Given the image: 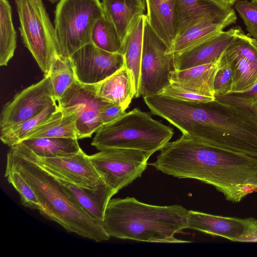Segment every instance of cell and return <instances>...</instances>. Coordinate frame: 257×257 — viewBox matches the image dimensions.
<instances>
[{
    "mask_svg": "<svg viewBox=\"0 0 257 257\" xmlns=\"http://www.w3.org/2000/svg\"><path fill=\"white\" fill-rule=\"evenodd\" d=\"M49 75L17 93L3 107L0 120L1 134L40 113L56 103Z\"/></svg>",
    "mask_w": 257,
    "mask_h": 257,
    "instance_id": "30bf717a",
    "label": "cell"
},
{
    "mask_svg": "<svg viewBox=\"0 0 257 257\" xmlns=\"http://www.w3.org/2000/svg\"><path fill=\"white\" fill-rule=\"evenodd\" d=\"M151 165L165 174L211 185L232 203L257 190V158L210 146L184 134L168 142Z\"/></svg>",
    "mask_w": 257,
    "mask_h": 257,
    "instance_id": "6da1fadb",
    "label": "cell"
},
{
    "mask_svg": "<svg viewBox=\"0 0 257 257\" xmlns=\"http://www.w3.org/2000/svg\"><path fill=\"white\" fill-rule=\"evenodd\" d=\"M168 47L144 21L143 50L138 97L159 94L170 83L176 70L174 54H166Z\"/></svg>",
    "mask_w": 257,
    "mask_h": 257,
    "instance_id": "52a82bcc",
    "label": "cell"
},
{
    "mask_svg": "<svg viewBox=\"0 0 257 257\" xmlns=\"http://www.w3.org/2000/svg\"><path fill=\"white\" fill-rule=\"evenodd\" d=\"M40 164L59 180L91 219L102 222L108 202L117 193L113 189L104 181L94 189L80 187L69 181L57 172Z\"/></svg>",
    "mask_w": 257,
    "mask_h": 257,
    "instance_id": "9a60e30c",
    "label": "cell"
},
{
    "mask_svg": "<svg viewBox=\"0 0 257 257\" xmlns=\"http://www.w3.org/2000/svg\"><path fill=\"white\" fill-rule=\"evenodd\" d=\"M218 1H220L222 2V3H224L226 5H229L231 7L234 5L235 3L237 0H217Z\"/></svg>",
    "mask_w": 257,
    "mask_h": 257,
    "instance_id": "74e56055",
    "label": "cell"
},
{
    "mask_svg": "<svg viewBox=\"0 0 257 257\" xmlns=\"http://www.w3.org/2000/svg\"><path fill=\"white\" fill-rule=\"evenodd\" d=\"M239 27L221 31L191 49L174 54L176 70H183L219 59L234 40Z\"/></svg>",
    "mask_w": 257,
    "mask_h": 257,
    "instance_id": "5bb4252c",
    "label": "cell"
},
{
    "mask_svg": "<svg viewBox=\"0 0 257 257\" xmlns=\"http://www.w3.org/2000/svg\"><path fill=\"white\" fill-rule=\"evenodd\" d=\"M151 155L137 150L112 148L89 158L103 181L117 193L142 176Z\"/></svg>",
    "mask_w": 257,
    "mask_h": 257,
    "instance_id": "ba28073f",
    "label": "cell"
},
{
    "mask_svg": "<svg viewBox=\"0 0 257 257\" xmlns=\"http://www.w3.org/2000/svg\"><path fill=\"white\" fill-rule=\"evenodd\" d=\"M48 1L52 4H54V3H56V2H59L60 0H48Z\"/></svg>",
    "mask_w": 257,
    "mask_h": 257,
    "instance_id": "f35d334b",
    "label": "cell"
},
{
    "mask_svg": "<svg viewBox=\"0 0 257 257\" xmlns=\"http://www.w3.org/2000/svg\"><path fill=\"white\" fill-rule=\"evenodd\" d=\"M176 37L203 22L237 20L232 7L217 0H176Z\"/></svg>",
    "mask_w": 257,
    "mask_h": 257,
    "instance_id": "7c38bea8",
    "label": "cell"
},
{
    "mask_svg": "<svg viewBox=\"0 0 257 257\" xmlns=\"http://www.w3.org/2000/svg\"><path fill=\"white\" fill-rule=\"evenodd\" d=\"M173 130L138 108L102 125L91 145L100 151L112 148L137 150L153 154L169 142Z\"/></svg>",
    "mask_w": 257,
    "mask_h": 257,
    "instance_id": "277c9868",
    "label": "cell"
},
{
    "mask_svg": "<svg viewBox=\"0 0 257 257\" xmlns=\"http://www.w3.org/2000/svg\"><path fill=\"white\" fill-rule=\"evenodd\" d=\"M23 42L45 76L57 56L54 25L42 0H14Z\"/></svg>",
    "mask_w": 257,
    "mask_h": 257,
    "instance_id": "8992f818",
    "label": "cell"
},
{
    "mask_svg": "<svg viewBox=\"0 0 257 257\" xmlns=\"http://www.w3.org/2000/svg\"><path fill=\"white\" fill-rule=\"evenodd\" d=\"M225 53L233 72L230 93H243L251 89L257 83V63L236 54Z\"/></svg>",
    "mask_w": 257,
    "mask_h": 257,
    "instance_id": "484cf974",
    "label": "cell"
},
{
    "mask_svg": "<svg viewBox=\"0 0 257 257\" xmlns=\"http://www.w3.org/2000/svg\"><path fill=\"white\" fill-rule=\"evenodd\" d=\"M35 156L40 164L80 187L94 189L103 181L89 156L82 150L76 154L64 157L40 158Z\"/></svg>",
    "mask_w": 257,
    "mask_h": 257,
    "instance_id": "4fadbf2b",
    "label": "cell"
},
{
    "mask_svg": "<svg viewBox=\"0 0 257 257\" xmlns=\"http://www.w3.org/2000/svg\"><path fill=\"white\" fill-rule=\"evenodd\" d=\"M6 164L31 185L45 210L42 214L44 217L57 222L68 232L98 242L109 239L101 223L86 213L59 180L38 162L30 149L20 143L11 147Z\"/></svg>",
    "mask_w": 257,
    "mask_h": 257,
    "instance_id": "7a4b0ae2",
    "label": "cell"
},
{
    "mask_svg": "<svg viewBox=\"0 0 257 257\" xmlns=\"http://www.w3.org/2000/svg\"><path fill=\"white\" fill-rule=\"evenodd\" d=\"M146 15L139 17L133 23L124 39L121 54L124 56L125 66L133 81L135 97H138L143 50L144 21Z\"/></svg>",
    "mask_w": 257,
    "mask_h": 257,
    "instance_id": "44dd1931",
    "label": "cell"
},
{
    "mask_svg": "<svg viewBox=\"0 0 257 257\" xmlns=\"http://www.w3.org/2000/svg\"><path fill=\"white\" fill-rule=\"evenodd\" d=\"M48 137L78 139L75 114L58 106L49 118L32 131L25 139Z\"/></svg>",
    "mask_w": 257,
    "mask_h": 257,
    "instance_id": "603a6c76",
    "label": "cell"
},
{
    "mask_svg": "<svg viewBox=\"0 0 257 257\" xmlns=\"http://www.w3.org/2000/svg\"><path fill=\"white\" fill-rule=\"evenodd\" d=\"M20 143L40 158L64 157L76 154L81 150L78 139L73 138H30Z\"/></svg>",
    "mask_w": 257,
    "mask_h": 257,
    "instance_id": "cb8c5ba5",
    "label": "cell"
},
{
    "mask_svg": "<svg viewBox=\"0 0 257 257\" xmlns=\"http://www.w3.org/2000/svg\"><path fill=\"white\" fill-rule=\"evenodd\" d=\"M233 84V72L225 52L220 58L214 80V97H220L231 93Z\"/></svg>",
    "mask_w": 257,
    "mask_h": 257,
    "instance_id": "1f68e13d",
    "label": "cell"
},
{
    "mask_svg": "<svg viewBox=\"0 0 257 257\" xmlns=\"http://www.w3.org/2000/svg\"><path fill=\"white\" fill-rule=\"evenodd\" d=\"M159 94L184 101H209L215 99V97L200 95L178 87L171 83L165 87Z\"/></svg>",
    "mask_w": 257,
    "mask_h": 257,
    "instance_id": "e575fe53",
    "label": "cell"
},
{
    "mask_svg": "<svg viewBox=\"0 0 257 257\" xmlns=\"http://www.w3.org/2000/svg\"><path fill=\"white\" fill-rule=\"evenodd\" d=\"M246 218L226 217L189 210L188 228L239 242Z\"/></svg>",
    "mask_w": 257,
    "mask_h": 257,
    "instance_id": "2e32d148",
    "label": "cell"
},
{
    "mask_svg": "<svg viewBox=\"0 0 257 257\" xmlns=\"http://www.w3.org/2000/svg\"><path fill=\"white\" fill-rule=\"evenodd\" d=\"M236 20L224 22H205L196 25L177 36L166 54H178L191 49L210 39L224 29L236 23Z\"/></svg>",
    "mask_w": 257,
    "mask_h": 257,
    "instance_id": "7402d4cb",
    "label": "cell"
},
{
    "mask_svg": "<svg viewBox=\"0 0 257 257\" xmlns=\"http://www.w3.org/2000/svg\"><path fill=\"white\" fill-rule=\"evenodd\" d=\"M5 176L20 194L21 202L24 206L39 210L41 215L45 212L34 190L20 173L6 164Z\"/></svg>",
    "mask_w": 257,
    "mask_h": 257,
    "instance_id": "f546056e",
    "label": "cell"
},
{
    "mask_svg": "<svg viewBox=\"0 0 257 257\" xmlns=\"http://www.w3.org/2000/svg\"><path fill=\"white\" fill-rule=\"evenodd\" d=\"M54 96L57 101L76 80L70 58L57 56L49 74Z\"/></svg>",
    "mask_w": 257,
    "mask_h": 257,
    "instance_id": "4316f807",
    "label": "cell"
},
{
    "mask_svg": "<svg viewBox=\"0 0 257 257\" xmlns=\"http://www.w3.org/2000/svg\"><path fill=\"white\" fill-rule=\"evenodd\" d=\"M96 85L97 95L100 98L106 102L120 105L125 110L135 96L132 78L125 65Z\"/></svg>",
    "mask_w": 257,
    "mask_h": 257,
    "instance_id": "ffe728a7",
    "label": "cell"
},
{
    "mask_svg": "<svg viewBox=\"0 0 257 257\" xmlns=\"http://www.w3.org/2000/svg\"><path fill=\"white\" fill-rule=\"evenodd\" d=\"M125 110L120 105L107 104L102 108L100 114L103 125L117 119L125 113Z\"/></svg>",
    "mask_w": 257,
    "mask_h": 257,
    "instance_id": "d590c367",
    "label": "cell"
},
{
    "mask_svg": "<svg viewBox=\"0 0 257 257\" xmlns=\"http://www.w3.org/2000/svg\"><path fill=\"white\" fill-rule=\"evenodd\" d=\"M54 14L57 54L64 58L91 43L94 25L104 14L100 0H60Z\"/></svg>",
    "mask_w": 257,
    "mask_h": 257,
    "instance_id": "5b68a950",
    "label": "cell"
},
{
    "mask_svg": "<svg viewBox=\"0 0 257 257\" xmlns=\"http://www.w3.org/2000/svg\"><path fill=\"white\" fill-rule=\"evenodd\" d=\"M251 1L257 6V0H251Z\"/></svg>",
    "mask_w": 257,
    "mask_h": 257,
    "instance_id": "ab89813d",
    "label": "cell"
},
{
    "mask_svg": "<svg viewBox=\"0 0 257 257\" xmlns=\"http://www.w3.org/2000/svg\"><path fill=\"white\" fill-rule=\"evenodd\" d=\"M239 242H257V220L253 217L246 218L243 232Z\"/></svg>",
    "mask_w": 257,
    "mask_h": 257,
    "instance_id": "8d00e7d4",
    "label": "cell"
},
{
    "mask_svg": "<svg viewBox=\"0 0 257 257\" xmlns=\"http://www.w3.org/2000/svg\"><path fill=\"white\" fill-rule=\"evenodd\" d=\"M189 210L181 205L158 206L134 197L113 198L106 206L102 225L110 236L137 241L184 243L175 234L188 228Z\"/></svg>",
    "mask_w": 257,
    "mask_h": 257,
    "instance_id": "3957f363",
    "label": "cell"
},
{
    "mask_svg": "<svg viewBox=\"0 0 257 257\" xmlns=\"http://www.w3.org/2000/svg\"><path fill=\"white\" fill-rule=\"evenodd\" d=\"M17 46V33L12 20L11 6L8 0H0V65L7 66Z\"/></svg>",
    "mask_w": 257,
    "mask_h": 257,
    "instance_id": "d4e9b609",
    "label": "cell"
},
{
    "mask_svg": "<svg viewBox=\"0 0 257 257\" xmlns=\"http://www.w3.org/2000/svg\"><path fill=\"white\" fill-rule=\"evenodd\" d=\"M58 108L57 102L52 104L38 115L1 134L2 141L10 147L20 143L32 131L49 118Z\"/></svg>",
    "mask_w": 257,
    "mask_h": 257,
    "instance_id": "f1b7e54d",
    "label": "cell"
},
{
    "mask_svg": "<svg viewBox=\"0 0 257 257\" xmlns=\"http://www.w3.org/2000/svg\"><path fill=\"white\" fill-rule=\"evenodd\" d=\"M215 99L234 104L242 105L251 108L257 114V83L249 90L239 93H230Z\"/></svg>",
    "mask_w": 257,
    "mask_h": 257,
    "instance_id": "836d02e7",
    "label": "cell"
},
{
    "mask_svg": "<svg viewBox=\"0 0 257 257\" xmlns=\"http://www.w3.org/2000/svg\"><path fill=\"white\" fill-rule=\"evenodd\" d=\"M91 43L106 51L121 54L122 42L114 25L104 14L94 25L91 35Z\"/></svg>",
    "mask_w": 257,
    "mask_h": 257,
    "instance_id": "83f0119b",
    "label": "cell"
},
{
    "mask_svg": "<svg viewBox=\"0 0 257 257\" xmlns=\"http://www.w3.org/2000/svg\"><path fill=\"white\" fill-rule=\"evenodd\" d=\"M106 18L114 25L122 42L135 21L145 15V0H100Z\"/></svg>",
    "mask_w": 257,
    "mask_h": 257,
    "instance_id": "d6986e66",
    "label": "cell"
},
{
    "mask_svg": "<svg viewBox=\"0 0 257 257\" xmlns=\"http://www.w3.org/2000/svg\"><path fill=\"white\" fill-rule=\"evenodd\" d=\"M234 7L243 20L249 35L257 39V6L248 0H237Z\"/></svg>",
    "mask_w": 257,
    "mask_h": 257,
    "instance_id": "d6a6232c",
    "label": "cell"
},
{
    "mask_svg": "<svg viewBox=\"0 0 257 257\" xmlns=\"http://www.w3.org/2000/svg\"><path fill=\"white\" fill-rule=\"evenodd\" d=\"M225 52L257 63V39L245 35L239 27L234 40Z\"/></svg>",
    "mask_w": 257,
    "mask_h": 257,
    "instance_id": "4dcf8cb0",
    "label": "cell"
},
{
    "mask_svg": "<svg viewBox=\"0 0 257 257\" xmlns=\"http://www.w3.org/2000/svg\"><path fill=\"white\" fill-rule=\"evenodd\" d=\"M220 58L207 64L172 71L170 83L200 95L215 97L214 80Z\"/></svg>",
    "mask_w": 257,
    "mask_h": 257,
    "instance_id": "e0dca14e",
    "label": "cell"
},
{
    "mask_svg": "<svg viewBox=\"0 0 257 257\" xmlns=\"http://www.w3.org/2000/svg\"><path fill=\"white\" fill-rule=\"evenodd\" d=\"M148 22L168 49L176 37V0H145Z\"/></svg>",
    "mask_w": 257,
    "mask_h": 257,
    "instance_id": "ac0fdd59",
    "label": "cell"
},
{
    "mask_svg": "<svg viewBox=\"0 0 257 257\" xmlns=\"http://www.w3.org/2000/svg\"><path fill=\"white\" fill-rule=\"evenodd\" d=\"M76 80L85 84H96L109 77L125 65L124 56L106 51L87 44L70 57Z\"/></svg>",
    "mask_w": 257,
    "mask_h": 257,
    "instance_id": "8fae6325",
    "label": "cell"
},
{
    "mask_svg": "<svg viewBox=\"0 0 257 257\" xmlns=\"http://www.w3.org/2000/svg\"><path fill=\"white\" fill-rule=\"evenodd\" d=\"M59 107L76 116L78 139L90 138L103 125L100 111L107 104L97 95L96 84L77 80L57 102Z\"/></svg>",
    "mask_w": 257,
    "mask_h": 257,
    "instance_id": "9c48e42d",
    "label": "cell"
}]
</instances>
